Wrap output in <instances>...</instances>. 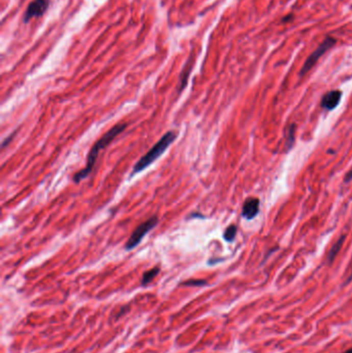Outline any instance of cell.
I'll return each instance as SVG.
<instances>
[{
    "mask_svg": "<svg viewBox=\"0 0 352 353\" xmlns=\"http://www.w3.org/2000/svg\"><path fill=\"white\" fill-rule=\"evenodd\" d=\"M127 127L126 123H119L116 124L115 126H113L107 134H105L92 147V149L89 152V155H88V159H87V165L85 166V168L81 169L80 171H78L74 175H73V182L76 183H80L81 181L85 180L88 175H89L93 168L94 165L96 163L97 160V156L99 154V152L107 148L120 134L122 131H124Z\"/></svg>",
    "mask_w": 352,
    "mask_h": 353,
    "instance_id": "cell-1",
    "label": "cell"
},
{
    "mask_svg": "<svg viewBox=\"0 0 352 353\" xmlns=\"http://www.w3.org/2000/svg\"><path fill=\"white\" fill-rule=\"evenodd\" d=\"M177 132L175 131H168L166 134L147 152L146 155H144L134 166L133 172L131 175H135L138 172H141L144 170L147 166L152 164L157 158H159L170 146V144L177 139Z\"/></svg>",
    "mask_w": 352,
    "mask_h": 353,
    "instance_id": "cell-2",
    "label": "cell"
},
{
    "mask_svg": "<svg viewBox=\"0 0 352 353\" xmlns=\"http://www.w3.org/2000/svg\"><path fill=\"white\" fill-rule=\"evenodd\" d=\"M336 42H337L336 38H334V37H332V36H328V37L322 41L321 45H320L309 57L307 58V60L305 61L303 67H301V69H300V71H299V75H300V77H304L306 73L309 72V71L315 66V64H316L317 61L320 59V57H321L323 54H325L333 46H335V45H336Z\"/></svg>",
    "mask_w": 352,
    "mask_h": 353,
    "instance_id": "cell-3",
    "label": "cell"
},
{
    "mask_svg": "<svg viewBox=\"0 0 352 353\" xmlns=\"http://www.w3.org/2000/svg\"><path fill=\"white\" fill-rule=\"evenodd\" d=\"M159 222V219L157 216H153L151 218H149L147 221H145L144 223L140 224L136 231L133 233V235L130 236V238L128 239L126 245H125V249L126 250H133L134 248H136L141 241L145 238V236L152 231Z\"/></svg>",
    "mask_w": 352,
    "mask_h": 353,
    "instance_id": "cell-4",
    "label": "cell"
},
{
    "mask_svg": "<svg viewBox=\"0 0 352 353\" xmlns=\"http://www.w3.org/2000/svg\"><path fill=\"white\" fill-rule=\"evenodd\" d=\"M50 5V0H33L24 14V22H29L32 18H38L46 13Z\"/></svg>",
    "mask_w": 352,
    "mask_h": 353,
    "instance_id": "cell-5",
    "label": "cell"
},
{
    "mask_svg": "<svg viewBox=\"0 0 352 353\" xmlns=\"http://www.w3.org/2000/svg\"><path fill=\"white\" fill-rule=\"evenodd\" d=\"M342 98V92L340 90H332L325 93L321 99V108L326 111L335 110Z\"/></svg>",
    "mask_w": 352,
    "mask_h": 353,
    "instance_id": "cell-6",
    "label": "cell"
},
{
    "mask_svg": "<svg viewBox=\"0 0 352 353\" xmlns=\"http://www.w3.org/2000/svg\"><path fill=\"white\" fill-rule=\"evenodd\" d=\"M260 201L258 198L250 197L245 200L242 210V216L247 220L254 219L259 214Z\"/></svg>",
    "mask_w": 352,
    "mask_h": 353,
    "instance_id": "cell-7",
    "label": "cell"
},
{
    "mask_svg": "<svg viewBox=\"0 0 352 353\" xmlns=\"http://www.w3.org/2000/svg\"><path fill=\"white\" fill-rule=\"evenodd\" d=\"M345 239H346L345 236H341L340 239L331 248V250H330V252L328 254V261H329V263H332L335 260V258L339 254V252H340V250H341V248H342V246H343V244L345 242Z\"/></svg>",
    "mask_w": 352,
    "mask_h": 353,
    "instance_id": "cell-8",
    "label": "cell"
},
{
    "mask_svg": "<svg viewBox=\"0 0 352 353\" xmlns=\"http://www.w3.org/2000/svg\"><path fill=\"white\" fill-rule=\"evenodd\" d=\"M294 132H295V125L292 124L289 127H287L286 132H285V137H286V142H285V146L287 148V151L290 150L293 146L294 143Z\"/></svg>",
    "mask_w": 352,
    "mask_h": 353,
    "instance_id": "cell-9",
    "label": "cell"
},
{
    "mask_svg": "<svg viewBox=\"0 0 352 353\" xmlns=\"http://www.w3.org/2000/svg\"><path fill=\"white\" fill-rule=\"evenodd\" d=\"M160 272V269L158 267H155L149 271H147L146 273H144L143 275V278H142V285H147L149 284Z\"/></svg>",
    "mask_w": 352,
    "mask_h": 353,
    "instance_id": "cell-10",
    "label": "cell"
},
{
    "mask_svg": "<svg viewBox=\"0 0 352 353\" xmlns=\"http://www.w3.org/2000/svg\"><path fill=\"white\" fill-rule=\"evenodd\" d=\"M237 233H238V228L236 225H230L223 234V239L228 243H233L237 237Z\"/></svg>",
    "mask_w": 352,
    "mask_h": 353,
    "instance_id": "cell-11",
    "label": "cell"
},
{
    "mask_svg": "<svg viewBox=\"0 0 352 353\" xmlns=\"http://www.w3.org/2000/svg\"><path fill=\"white\" fill-rule=\"evenodd\" d=\"M191 70V66H189V62L186 64L185 68L183 69L182 73H181V78H180V83H179V92H181L186 84H187V80H188V75H189V72Z\"/></svg>",
    "mask_w": 352,
    "mask_h": 353,
    "instance_id": "cell-12",
    "label": "cell"
},
{
    "mask_svg": "<svg viewBox=\"0 0 352 353\" xmlns=\"http://www.w3.org/2000/svg\"><path fill=\"white\" fill-rule=\"evenodd\" d=\"M207 284L206 280H188L182 283L183 286H204Z\"/></svg>",
    "mask_w": 352,
    "mask_h": 353,
    "instance_id": "cell-13",
    "label": "cell"
},
{
    "mask_svg": "<svg viewBox=\"0 0 352 353\" xmlns=\"http://www.w3.org/2000/svg\"><path fill=\"white\" fill-rule=\"evenodd\" d=\"M351 181H352V167H351L350 170L346 173L345 179H344V182H345V183H348V182H351Z\"/></svg>",
    "mask_w": 352,
    "mask_h": 353,
    "instance_id": "cell-14",
    "label": "cell"
},
{
    "mask_svg": "<svg viewBox=\"0 0 352 353\" xmlns=\"http://www.w3.org/2000/svg\"><path fill=\"white\" fill-rule=\"evenodd\" d=\"M13 138H14V135H11V137H10V139H9V138H8V139H7V140H6V141H5V142H4V144H3V148H5V147H7V146H8V144H9V143H10V142H11V141H12V139H13Z\"/></svg>",
    "mask_w": 352,
    "mask_h": 353,
    "instance_id": "cell-15",
    "label": "cell"
},
{
    "mask_svg": "<svg viewBox=\"0 0 352 353\" xmlns=\"http://www.w3.org/2000/svg\"><path fill=\"white\" fill-rule=\"evenodd\" d=\"M350 275H349V277H348V279H347V282L346 283H348V282H350L351 280H352V262H351V268H350Z\"/></svg>",
    "mask_w": 352,
    "mask_h": 353,
    "instance_id": "cell-16",
    "label": "cell"
},
{
    "mask_svg": "<svg viewBox=\"0 0 352 353\" xmlns=\"http://www.w3.org/2000/svg\"><path fill=\"white\" fill-rule=\"evenodd\" d=\"M291 18H292V16H289V17H287V18H284L282 21H283V22H287V21H288V20H290Z\"/></svg>",
    "mask_w": 352,
    "mask_h": 353,
    "instance_id": "cell-17",
    "label": "cell"
},
{
    "mask_svg": "<svg viewBox=\"0 0 352 353\" xmlns=\"http://www.w3.org/2000/svg\"><path fill=\"white\" fill-rule=\"evenodd\" d=\"M343 353H352V348H350V349H348V350H346V351H344Z\"/></svg>",
    "mask_w": 352,
    "mask_h": 353,
    "instance_id": "cell-18",
    "label": "cell"
}]
</instances>
